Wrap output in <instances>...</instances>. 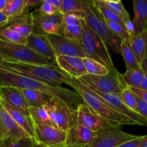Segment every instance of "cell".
<instances>
[{
	"mask_svg": "<svg viewBox=\"0 0 147 147\" xmlns=\"http://www.w3.org/2000/svg\"><path fill=\"white\" fill-rule=\"evenodd\" d=\"M0 100L29 116V105L21 90L14 87H0Z\"/></svg>",
	"mask_w": 147,
	"mask_h": 147,
	"instance_id": "cell-19",
	"label": "cell"
},
{
	"mask_svg": "<svg viewBox=\"0 0 147 147\" xmlns=\"http://www.w3.org/2000/svg\"><path fill=\"white\" fill-rule=\"evenodd\" d=\"M2 62H3L2 59H1V57H0V64H1V63H2Z\"/></svg>",
	"mask_w": 147,
	"mask_h": 147,
	"instance_id": "cell-50",
	"label": "cell"
},
{
	"mask_svg": "<svg viewBox=\"0 0 147 147\" xmlns=\"http://www.w3.org/2000/svg\"><path fill=\"white\" fill-rule=\"evenodd\" d=\"M143 147H147V140L146 141V142L144 143V144Z\"/></svg>",
	"mask_w": 147,
	"mask_h": 147,
	"instance_id": "cell-49",
	"label": "cell"
},
{
	"mask_svg": "<svg viewBox=\"0 0 147 147\" xmlns=\"http://www.w3.org/2000/svg\"><path fill=\"white\" fill-rule=\"evenodd\" d=\"M84 65L88 75L92 76H105L108 74L109 70L106 66L93 59L85 57L83 58Z\"/></svg>",
	"mask_w": 147,
	"mask_h": 147,
	"instance_id": "cell-30",
	"label": "cell"
},
{
	"mask_svg": "<svg viewBox=\"0 0 147 147\" xmlns=\"http://www.w3.org/2000/svg\"><path fill=\"white\" fill-rule=\"evenodd\" d=\"M137 137L122 131L120 126H110L95 132L88 147H117Z\"/></svg>",
	"mask_w": 147,
	"mask_h": 147,
	"instance_id": "cell-9",
	"label": "cell"
},
{
	"mask_svg": "<svg viewBox=\"0 0 147 147\" xmlns=\"http://www.w3.org/2000/svg\"><path fill=\"white\" fill-rule=\"evenodd\" d=\"M24 0H7L6 8L3 13L9 20L17 17L24 13Z\"/></svg>",
	"mask_w": 147,
	"mask_h": 147,
	"instance_id": "cell-29",
	"label": "cell"
},
{
	"mask_svg": "<svg viewBox=\"0 0 147 147\" xmlns=\"http://www.w3.org/2000/svg\"><path fill=\"white\" fill-rule=\"evenodd\" d=\"M47 36L56 57L58 56L87 57L81 46L78 43L60 34H48Z\"/></svg>",
	"mask_w": 147,
	"mask_h": 147,
	"instance_id": "cell-14",
	"label": "cell"
},
{
	"mask_svg": "<svg viewBox=\"0 0 147 147\" xmlns=\"http://www.w3.org/2000/svg\"><path fill=\"white\" fill-rule=\"evenodd\" d=\"M89 88L91 89L94 93H96L98 96H99L102 99H103L112 109L117 111L119 113H121L122 115L130 119L132 121H134L136 123V125L147 126V121L146 119L142 115L134 111L131 109H129L128 106H126L123 103V101L120 98V96H119L102 93V92L98 91V90H96L94 88Z\"/></svg>",
	"mask_w": 147,
	"mask_h": 147,
	"instance_id": "cell-15",
	"label": "cell"
},
{
	"mask_svg": "<svg viewBox=\"0 0 147 147\" xmlns=\"http://www.w3.org/2000/svg\"><path fill=\"white\" fill-rule=\"evenodd\" d=\"M0 87H14L41 92L61 100L74 110H77L80 105L85 103L81 96L73 90L14 73L1 67H0Z\"/></svg>",
	"mask_w": 147,
	"mask_h": 147,
	"instance_id": "cell-1",
	"label": "cell"
},
{
	"mask_svg": "<svg viewBox=\"0 0 147 147\" xmlns=\"http://www.w3.org/2000/svg\"><path fill=\"white\" fill-rule=\"evenodd\" d=\"M0 99H1V98H0Z\"/></svg>",
	"mask_w": 147,
	"mask_h": 147,
	"instance_id": "cell-51",
	"label": "cell"
},
{
	"mask_svg": "<svg viewBox=\"0 0 147 147\" xmlns=\"http://www.w3.org/2000/svg\"><path fill=\"white\" fill-rule=\"evenodd\" d=\"M38 11L44 15H52V14L60 12L59 9L53 7V5L47 3L45 0H43L42 2L41 3Z\"/></svg>",
	"mask_w": 147,
	"mask_h": 147,
	"instance_id": "cell-39",
	"label": "cell"
},
{
	"mask_svg": "<svg viewBox=\"0 0 147 147\" xmlns=\"http://www.w3.org/2000/svg\"><path fill=\"white\" fill-rule=\"evenodd\" d=\"M83 7V18L89 29L101 38L112 51L121 53L122 40L111 32L105 22L104 18L96 8L93 0H82Z\"/></svg>",
	"mask_w": 147,
	"mask_h": 147,
	"instance_id": "cell-4",
	"label": "cell"
},
{
	"mask_svg": "<svg viewBox=\"0 0 147 147\" xmlns=\"http://www.w3.org/2000/svg\"><path fill=\"white\" fill-rule=\"evenodd\" d=\"M30 107H42L53 97L41 92L28 89H20Z\"/></svg>",
	"mask_w": 147,
	"mask_h": 147,
	"instance_id": "cell-24",
	"label": "cell"
},
{
	"mask_svg": "<svg viewBox=\"0 0 147 147\" xmlns=\"http://www.w3.org/2000/svg\"><path fill=\"white\" fill-rule=\"evenodd\" d=\"M4 26L27 38L33 32L32 12L23 13L18 17L9 20L8 22Z\"/></svg>",
	"mask_w": 147,
	"mask_h": 147,
	"instance_id": "cell-20",
	"label": "cell"
},
{
	"mask_svg": "<svg viewBox=\"0 0 147 147\" xmlns=\"http://www.w3.org/2000/svg\"><path fill=\"white\" fill-rule=\"evenodd\" d=\"M7 4V0H0V11H2L6 8Z\"/></svg>",
	"mask_w": 147,
	"mask_h": 147,
	"instance_id": "cell-47",
	"label": "cell"
},
{
	"mask_svg": "<svg viewBox=\"0 0 147 147\" xmlns=\"http://www.w3.org/2000/svg\"><path fill=\"white\" fill-rule=\"evenodd\" d=\"M141 66H142V67L144 69V70H145L147 72V53H146V56H145L144 60L143 63H142V65Z\"/></svg>",
	"mask_w": 147,
	"mask_h": 147,
	"instance_id": "cell-48",
	"label": "cell"
},
{
	"mask_svg": "<svg viewBox=\"0 0 147 147\" xmlns=\"http://www.w3.org/2000/svg\"><path fill=\"white\" fill-rule=\"evenodd\" d=\"M9 19L7 18V16L2 11H0V27H3V26L6 25Z\"/></svg>",
	"mask_w": 147,
	"mask_h": 147,
	"instance_id": "cell-45",
	"label": "cell"
},
{
	"mask_svg": "<svg viewBox=\"0 0 147 147\" xmlns=\"http://www.w3.org/2000/svg\"><path fill=\"white\" fill-rule=\"evenodd\" d=\"M43 107L47 111L53 126L67 132L76 123V110L55 98H52Z\"/></svg>",
	"mask_w": 147,
	"mask_h": 147,
	"instance_id": "cell-8",
	"label": "cell"
},
{
	"mask_svg": "<svg viewBox=\"0 0 147 147\" xmlns=\"http://www.w3.org/2000/svg\"><path fill=\"white\" fill-rule=\"evenodd\" d=\"M84 24V23H83ZM83 25L64 26L62 27L60 35L80 45L83 36Z\"/></svg>",
	"mask_w": 147,
	"mask_h": 147,
	"instance_id": "cell-32",
	"label": "cell"
},
{
	"mask_svg": "<svg viewBox=\"0 0 147 147\" xmlns=\"http://www.w3.org/2000/svg\"><path fill=\"white\" fill-rule=\"evenodd\" d=\"M120 98L123 101V103L126 105V106L131 109L134 111L139 113V108H138L137 100H136V96L130 88L127 87L122 91L120 95Z\"/></svg>",
	"mask_w": 147,
	"mask_h": 147,
	"instance_id": "cell-34",
	"label": "cell"
},
{
	"mask_svg": "<svg viewBox=\"0 0 147 147\" xmlns=\"http://www.w3.org/2000/svg\"><path fill=\"white\" fill-rule=\"evenodd\" d=\"M80 82L89 88L98 91L120 96L121 93L127 86L123 82L122 74L113 67L105 76L86 75L78 79Z\"/></svg>",
	"mask_w": 147,
	"mask_h": 147,
	"instance_id": "cell-7",
	"label": "cell"
},
{
	"mask_svg": "<svg viewBox=\"0 0 147 147\" xmlns=\"http://www.w3.org/2000/svg\"><path fill=\"white\" fill-rule=\"evenodd\" d=\"M83 36L80 45L86 57L99 62L109 70L114 67L108 47L99 36L88 27L86 23L83 24Z\"/></svg>",
	"mask_w": 147,
	"mask_h": 147,
	"instance_id": "cell-6",
	"label": "cell"
},
{
	"mask_svg": "<svg viewBox=\"0 0 147 147\" xmlns=\"http://www.w3.org/2000/svg\"><path fill=\"white\" fill-rule=\"evenodd\" d=\"M33 21V32L37 34H60L63 27L62 13L52 15L42 14L38 9L32 12Z\"/></svg>",
	"mask_w": 147,
	"mask_h": 147,
	"instance_id": "cell-11",
	"label": "cell"
},
{
	"mask_svg": "<svg viewBox=\"0 0 147 147\" xmlns=\"http://www.w3.org/2000/svg\"><path fill=\"white\" fill-rule=\"evenodd\" d=\"M0 104L9 113V114L11 116L13 119L16 121V123L30 136L33 139L34 136V131H33V126L32 124L31 120L29 116H25L24 113H22L17 109H14V107L10 106L7 103L2 100H0Z\"/></svg>",
	"mask_w": 147,
	"mask_h": 147,
	"instance_id": "cell-23",
	"label": "cell"
},
{
	"mask_svg": "<svg viewBox=\"0 0 147 147\" xmlns=\"http://www.w3.org/2000/svg\"><path fill=\"white\" fill-rule=\"evenodd\" d=\"M0 40L23 45H26L27 43L26 37L7 28L5 26L0 27Z\"/></svg>",
	"mask_w": 147,
	"mask_h": 147,
	"instance_id": "cell-31",
	"label": "cell"
},
{
	"mask_svg": "<svg viewBox=\"0 0 147 147\" xmlns=\"http://www.w3.org/2000/svg\"><path fill=\"white\" fill-rule=\"evenodd\" d=\"M24 138H32L16 123L8 112L0 104V141L15 142Z\"/></svg>",
	"mask_w": 147,
	"mask_h": 147,
	"instance_id": "cell-13",
	"label": "cell"
},
{
	"mask_svg": "<svg viewBox=\"0 0 147 147\" xmlns=\"http://www.w3.org/2000/svg\"><path fill=\"white\" fill-rule=\"evenodd\" d=\"M104 20L106 25L108 26L109 29L113 34H115L116 37H119L121 40L129 41V39H130V36L128 34L123 26L121 25V24H118L116 22H114L109 21V20H106V19H104Z\"/></svg>",
	"mask_w": 147,
	"mask_h": 147,
	"instance_id": "cell-35",
	"label": "cell"
},
{
	"mask_svg": "<svg viewBox=\"0 0 147 147\" xmlns=\"http://www.w3.org/2000/svg\"><path fill=\"white\" fill-rule=\"evenodd\" d=\"M147 140V135L146 136H138L135 139L131 141L126 142L124 144L119 145L117 147H143L144 144Z\"/></svg>",
	"mask_w": 147,
	"mask_h": 147,
	"instance_id": "cell-40",
	"label": "cell"
},
{
	"mask_svg": "<svg viewBox=\"0 0 147 147\" xmlns=\"http://www.w3.org/2000/svg\"><path fill=\"white\" fill-rule=\"evenodd\" d=\"M93 1H94V4L95 5H96L97 9L98 10V11L100 13V14L103 16V18L106 19V20H109V21L114 22L118 23V24H121V25L124 27V23L123 22V21H122L117 15H116L114 13L111 11L110 10L108 9L107 8H106L104 6L102 5V4L99 2L98 0H93Z\"/></svg>",
	"mask_w": 147,
	"mask_h": 147,
	"instance_id": "cell-36",
	"label": "cell"
},
{
	"mask_svg": "<svg viewBox=\"0 0 147 147\" xmlns=\"http://www.w3.org/2000/svg\"><path fill=\"white\" fill-rule=\"evenodd\" d=\"M95 132L76 123L66 132L65 147H88Z\"/></svg>",
	"mask_w": 147,
	"mask_h": 147,
	"instance_id": "cell-16",
	"label": "cell"
},
{
	"mask_svg": "<svg viewBox=\"0 0 147 147\" xmlns=\"http://www.w3.org/2000/svg\"><path fill=\"white\" fill-rule=\"evenodd\" d=\"M55 63L59 68L73 78L80 79L88 75L82 57L58 56L56 57Z\"/></svg>",
	"mask_w": 147,
	"mask_h": 147,
	"instance_id": "cell-18",
	"label": "cell"
},
{
	"mask_svg": "<svg viewBox=\"0 0 147 147\" xmlns=\"http://www.w3.org/2000/svg\"><path fill=\"white\" fill-rule=\"evenodd\" d=\"M98 1L106 8H107L111 11L114 13L116 15H117L123 21V23L130 20V16L125 9L123 4H122L121 1L120 0H116V1H114V0H98Z\"/></svg>",
	"mask_w": 147,
	"mask_h": 147,
	"instance_id": "cell-26",
	"label": "cell"
},
{
	"mask_svg": "<svg viewBox=\"0 0 147 147\" xmlns=\"http://www.w3.org/2000/svg\"><path fill=\"white\" fill-rule=\"evenodd\" d=\"M144 76V72L142 67L137 70H126L122 74V78L127 87L139 88Z\"/></svg>",
	"mask_w": 147,
	"mask_h": 147,
	"instance_id": "cell-28",
	"label": "cell"
},
{
	"mask_svg": "<svg viewBox=\"0 0 147 147\" xmlns=\"http://www.w3.org/2000/svg\"><path fill=\"white\" fill-rule=\"evenodd\" d=\"M33 139L37 146L41 147H65L66 132L53 126H33Z\"/></svg>",
	"mask_w": 147,
	"mask_h": 147,
	"instance_id": "cell-10",
	"label": "cell"
},
{
	"mask_svg": "<svg viewBox=\"0 0 147 147\" xmlns=\"http://www.w3.org/2000/svg\"><path fill=\"white\" fill-rule=\"evenodd\" d=\"M70 86L74 89L75 92L81 96L85 104L87 105L99 116L110 121L116 126L136 125V123L130 119L112 109L103 99L80 82L78 79L71 77Z\"/></svg>",
	"mask_w": 147,
	"mask_h": 147,
	"instance_id": "cell-3",
	"label": "cell"
},
{
	"mask_svg": "<svg viewBox=\"0 0 147 147\" xmlns=\"http://www.w3.org/2000/svg\"><path fill=\"white\" fill-rule=\"evenodd\" d=\"M130 89L136 96L147 103V90H142L136 88H130Z\"/></svg>",
	"mask_w": 147,
	"mask_h": 147,
	"instance_id": "cell-43",
	"label": "cell"
},
{
	"mask_svg": "<svg viewBox=\"0 0 147 147\" xmlns=\"http://www.w3.org/2000/svg\"><path fill=\"white\" fill-rule=\"evenodd\" d=\"M128 42L138 63L142 65L147 53V29L139 34L131 37Z\"/></svg>",
	"mask_w": 147,
	"mask_h": 147,
	"instance_id": "cell-22",
	"label": "cell"
},
{
	"mask_svg": "<svg viewBox=\"0 0 147 147\" xmlns=\"http://www.w3.org/2000/svg\"><path fill=\"white\" fill-rule=\"evenodd\" d=\"M26 46L42 57L55 65L56 56L49 40L47 34H37L32 33L27 38Z\"/></svg>",
	"mask_w": 147,
	"mask_h": 147,
	"instance_id": "cell-17",
	"label": "cell"
},
{
	"mask_svg": "<svg viewBox=\"0 0 147 147\" xmlns=\"http://www.w3.org/2000/svg\"><path fill=\"white\" fill-rule=\"evenodd\" d=\"M136 100H137L139 114L142 115L147 121V103H145L144 101H143L142 99L139 98L138 96H136Z\"/></svg>",
	"mask_w": 147,
	"mask_h": 147,
	"instance_id": "cell-41",
	"label": "cell"
},
{
	"mask_svg": "<svg viewBox=\"0 0 147 147\" xmlns=\"http://www.w3.org/2000/svg\"><path fill=\"white\" fill-rule=\"evenodd\" d=\"M121 54L123 57L127 70H137L142 67L138 63L128 41L122 40L121 44Z\"/></svg>",
	"mask_w": 147,
	"mask_h": 147,
	"instance_id": "cell-27",
	"label": "cell"
},
{
	"mask_svg": "<svg viewBox=\"0 0 147 147\" xmlns=\"http://www.w3.org/2000/svg\"><path fill=\"white\" fill-rule=\"evenodd\" d=\"M144 78L139 88L142 89V90H147V72L145 70H144Z\"/></svg>",
	"mask_w": 147,
	"mask_h": 147,
	"instance_id": "cell-44",
	"label": "cell"
},
{
	"mask_svg": "<svg viewBox=\"0 0 147 147\" xmlns=\"http://www.w3.org/2000/svg\"><path fill=\"white\" fill-rule=\"evenodd\" d=\"M63 25L74 26L83 25L85 22L83 14H63Z\"/></svg>",
	"mask_w": 147,
	"mask_h": 147,
	"instance_id": "cell-38",
	"label": "cell"
},
{
	"mask_svg": "<svg viewBox=\"0 0 147 147\" xmlns=\"http://www.w3.org/2000/svg\"><path fill=\"white\" fill-rule=\"evenodd\" d=\"M0 57L3 62L11 63L50 65H53L45 57L36 53L26 45L0 40Z\"/></svg>",
	"mask_w": 147,
	"mask_h": 147,
	"instance_id": "cell-5",
	"label": "cell"
},
{
	"mask_svg": "<svg viewBox=\"0 0 147 147\" xmlns=\"http://www.w3.org/2000/svg\"><path fill=\"white\" fill-rule=\"evenodd\" d=\"M76 123L93 132H96L104 128L116 126L110 121L97 114L85 103L80 105L76 110Z\"/></svg>",
	"mask_w": 147,
	"mask_h": 147,
	"instance_id": "cell-12",
	"label": "cell"
},
{
	"mask_svg": "<svg viewBox=\"0 0 147 147\" xmlns=\"http://www.w3.org/2000/svg\"><path fill=\"white\" fill-rule=\"evenodd\" d=\"M60 12L62 14H83L82 0H62Z\"/></svg>",
	"mask_w": 147,
	"mask_h": 147,
	"instance_id": "cell-33",
	"label": "cell"
},
{
	"mask_svg": "<svg viewBox=\"0 0 147 147\" xmlns=\"http://www.w3.org/2000/svg\"><path fill=\"white\" fill-rule=\"evenodd\" d=\"M24 13L30 12V10L32 9L33 8L38 6L39 4H41L42 1L40 0H24Z\"/></svg>",
	"mask_w": 147,
	"mask_h": 147,
	"instance_id": "cell-42",
	"label": "cell"
},
{
	"mask_svg": "<svg viewBox=\"0 0 147 147\" xmlns=\"http://www.w3.org/2000/svg\"><path fill=\"white\" fill-rule=\"evenodd\" d=\"M0 67L14 73L55 86H62V84L70 86L71 83V77L59 68L57 65H42L2 62Z\"/></svg>",
	"mask_w": 147,
	"mask_h": 147,
	"instance_id": "cell-2",
	"label": "cell"
},
{
	"mask_svg": "<svg viewBox=\"0 0 147 147\" xmlns=\"http://www.w3.org/2000/svg\"><path fill=\"white\" fill-rule=\"evenodd\" d=\"M28 113L32 126L34 125H44L54 127L47 111L43 106L29 107Z\"/></svg>",
	"mask_w": 147,
	"mask_h": 147,
	"instance_id": "cell-25",
	"label": "cell"
},
{
	"mask_svg": "<svg viewBox=\"0 0 147 147\" xmlns=\"http://www.w3.org/2000/svg\"><path fill=\"white\" fill-rule=\"evenodd\" d=\"M45 1L51 5H53V7L59 9V10H60V6L62 4V0H45Z\"/></svg>",
	"mask_w": 147,
	"mask_h": 147,
	"instance_id": "cell-46",
	"label": "cell"
},
{
	"mask_svg": "<svg viewBox=\"0 0 147 147\" xmlns=\"http://www.w3.org/2000/svg\"><path fill=\"white\" fill-rule=\"evenodd\" d=\"M35 146L32 138H24L15 142L9 139L0 141V147H34Z\"/></svg>",
	"mask_w": 147,
	"mask_h": 147,
	"instance_id": "cell-37",
	"label": "cell"
},
{
	"mask_svg": "<svg viewBox=\"0 0 147 147\" xmlns=\"http://www.w3.org/2000/svg\"><path fill=\"white\" fill-rule=\"evenodd\" d=\"M134 17L132 21L135 27V35L146 30L147 0H134Z\"/></svg>",
	"mask_w": 147,
	"mask_h": 147,
	"instance_id": "cell-21",
	"label": "cell"
}]
</instances>
